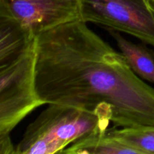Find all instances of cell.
<instances>
[{
    "mask_svg": "<svg viewBox=\"0 0 154 154\" xmlns=\"http://www.w3.org/2000/svg\"><path fill=\"white\" fill-rule=\"evenodd\" d=\"M35 85L44 104L105 111L115 126H154V89L81 20L36 38Z\"/></svg>",
    "mask_w": 154,
    "mask_h": 154,
    "instance_id": "obj_1",
    "label": "cell"
},
{
    "mask_svg": "<svg viewBox=\"0 0 154 154\" xmlns=\"http://www.w3.org/2000/svg\"><path fill=\"white\" fill-rule=\"evenodd\" d=\"M111 122L108 111L51 104L29 125L16 148L21 154H55L83 137L106 132Z\"/></svg>",
    "mask_w": 154,
    "mask_h": 154,
    "instance_id": "obj_2",
    "label": "cell"
},
{
    "mask_svg": "<svg viewBox=\"0 0 154 154\" xmlns=\"http://www.w3.org/2000/svg\"><path fill=\"white\" fill-rule=\"evenodd\" d=\"M36 41L6 66L0 67V135L10 134L33 110L45 105L35 85Z\"/></svg>",
    "mask_w": 154,
    "mask_h": 154,
    "instance_id": "obj_3",
    "label": "cell"
},
{
    "mask_svg": "<svg viewBox=\"0 0 154 154\" xmlns=\"http://www.w3.org/2000/svg\"><path fill=\"white\" fill-rule=\"evenodd\" d=\"M81 20L123 32L154 46V0H79Z\"/></svg>",
    "mask_w": 154,
    "mask_h": 154,
    "instance_id": "obj_4",
    "label": "cell"
},
{
    "mask_svg": "<svg viewBox=\"0 0 154 154\" xmlns=\"http://www.w3.org/2000/svg\"><path fill=\"white\" fill-rule=\"evenodd\" d=\"M0 11L15 18L35 38L81 20L79 0H0Z\"/></svg>",
    "mask_w": 154,
    "mask_h": 154,
    "instance_id": "obj_5",
    "label": "cell"
},
{
    "mask_svg": "<svg viewBox=\"0 0 154 154\" xmlns=\"http://www.w3.org/2000/svg\"><path fill=\"white\" fill-rule=\"evenodd\" d=\"M35 41L19 21L0 11V67L17 60Z\"/></svg>",
    "mask_w": 154,
    "mask_h": 154,
    "instance_id": "obj_6",
    "label": "cell"
},
{
    "mask_svg": "<svg viewBox=\"0 0 154 154\" xmlns=\"http://www.w3.org/2000/svg\"><path fill=\"white\" fill-rule=\"evenodd\" d=\"M117 42L121 54L132 72L143 79L154 84V52L141 45L126 40L118 32L108 29Z\"/></svg>",
    "mask_w": 154,
    "mask_h": 154,
    "instance_id": "obj_7",
    "label": "cell"
},
{
    "mask_svg": "<svg viewBox=\"0 0 154 154\" xmlns=\"http://www.w3.org/2000/svg\"><path fill=\"white\" fill-rule=\"evenodd\" d=\"M105 135L142 153L154 154V126L114 127L108 129Z\"/></svg>",
    "mask_w": 154,
    "mask_h": 154,
    "instance_id": "obj_8",
    "label": "cell"
},
{
    "mask_svg": "<svg viewBox=\"0 0 154 154\" xmlns=\"http://www.w3.org/2000/svg\"><path fill=\"white\" fill-rule=\"evenodd\" d=\"M105 132H95L77 140L91 154H146L107 138Z\"/></svg>",
    "mask_w": 154,
    "mask_h": 154,
    "instance_id": "obj_9",
    "label": "cell"
},
{
    "mask_svg": "<svg viewBox=\"0 0 154 154\" xmlns=\"http://www.w3.org/2000/svg\"><path fill=\"white\" fill-rule=\"evenodd\" d=\"M0 154H17L16 147L12 144L10 134L0 135Z\"/></svg>",
    "mask_w": 154,
    "mask_h": 154,
    "instance_id": "obj_10",
    "label": "cell"
},
{
    "mask_svg": "<svg viewBox=\"0 0 154 154\" xmlns=\"http://www.w3.org/2000/svg\"><path fill=\"white\" fill-rule=\"evenodd\" d=\"M55 154H63V151H62V150H60L59 152H57V153H56Z\"/></svg>",
    "mask_w": 154,
    "mask_h": 154,
    "instance_id": "obj_11",
    "label": "cell"
}]
</instances>
